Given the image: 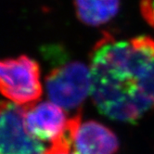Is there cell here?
<instances>
[{"label": "cell", "mask_w": 154, "mask_h": 154, "mask_svg": "<svg viewBox=\"0 0 154 154\" xmlns=\"http://www.w3.org/2000/svg\"><path fill=\"white\" fill-rule=\"evenodd\" d=\"M91 96L102 114L136 123L154 108V40L104 34L91 53Z\"/></svg>", "instance_id": "obj_1"}, {"label": "cell", "mask_w": 154, "mask_h": 154, "mask_svg": "<svg viewBox=\"0 0 154 154\" xmlns=\"http://www.w3.org/2000/svg\"><path fill=\"white\" fill-rule=\"evenodd\" d=\"M38 63L27 56L0 60V93L16 104L34 103L42 95Z\"/></svg>", "instance_id": "obj_2"}, {"label": "cell", "mask_w": 154, "mask_h": 154, "mask_svg": "<svg viewBox=\"0 0 154 154\" xmlns=\"http://www.w3.org/2000/svg\"><path fill=\"white\" fill-rule=\"evenodd\" d=\"M49 100L63 109H77L91 92L90 70L80 61L53 69L46 78Z\"/></svg>", "instance_id": "obj_3"}, {"label": "cell", "mask_w": 154, "mask_h": 154, "mask_svg": "<svg viewBox=\"0 0 154 154\" xmlns=\"http://www.w3.org/2000/svg\"><path fill=\"white\" fill-rule=\"evenodd\" d=\"M46 150L43 142L27 130L23 107L0 101V154H44Z\"/></svg>", "instance_id": "obj_4"}, {"label": "cell", "mask_w": 154, "mask_h": 154, "mask_svg": "<svg viewBox=\"0 0 154 154\" xmlns=\"http://www.w3.org/2000/svg\"><path fill=\"white\" fill-rule=\"evenodd\" d=\"M29 133L42 142H55L68 132L70 118L54 102H34L23 106Z\"/></svg>", "instance_id": "obj_5"}, {"label": "cell", "mask_w": 154, "mask_h": 154, "mask_svg": "<svg viewBox=\"0 0 154 154\" xmlns=\"http://www.w3.org/2000/svg\"><path fill=\"white\" fill-rule=\"evenodd\" d=\"M73 151L76 154H114L119 141L113 132L100 123L90 120L82 123L77 113L69 121Z\"/></svg>", "instance_id": "obj_6"}, {"label": "cell", "mask_w": 154, "mask_h": 154, "mask_svg": "<svg viewBox=\"0 0 154 154\" xmlns=\"http://www.w3.org/2000/svg\"><path fill=\"white\" fill-rule=\"evenodd\" d=\"M76 14L85 24L102 25L118 12L120 0H74Z\"/></svg>", "instance_id": "obj_7"}, {"label": "cell", "mask_w": 154, "mask_h": 154, "mask_svg": "<svg viewBox=\"0 0 154 154\" xmlns=\"http://www.w3.org/2000/svg\"><path fill=\"white\" fill-rule=\"evenodd\" d=\"M72 147V137L69 132H67L62 137L53 142L51 147L47 149L44 154H76L74 151L71 150Z\"/></svg>", "instance_id": "obj_8"}, {"label": "cell", "mask_w": 154, "mask_h": 154, "mask_svg": "<svg viewBox=\"0 0 154 154\" xmlns=\"http://www.w3.org/2000/svg\"><path fill=\"white\" fill-rule=\"evenodd\" d=\"M140 8L146 21L154 27V0H141Z\"/></svg>", "instance_id": "obj_9"}]
</instances>
